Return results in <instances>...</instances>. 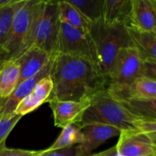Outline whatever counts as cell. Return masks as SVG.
<instances>
[{
    "label": "cell",
    "instance_id": "6da1fadb",
    "mask_svg": "<svg viewBox=\"0 0 156 156\" xmlns=\"http://www.w3.org/2000/svg\"><path fill=\"white\" fill-rule=\"evenodd\" d=\"M50 75L53 86L47 102L52 99L72 101L93 99L108 87V80L95 65L74 56L56 55Z\"/></svg>",
    "mask_w": 156,
    "mask_h": 156
},
{
    "label": "cell",
    "instance_id": "7a4b0ae2",
    "mask_svg": "<svg viewBox=\"0 0 156 156\" xmlns=\"http://www.w3.org/2000/svg\"><path fill=\"white\" fill-rule=\"evenodd\" d=\"M45 0H21L15 15L9 35L0 45V64L17 60L33 47L37 22Z\"/></svg>",
    "mask_w": 156,
    "mask_h": 156
},
{
    "label": "cell",
    "instance_id": "3957f363",
    "mask_svg": "<svg viewBox=\"0 0 156 156\" xmlns=\"http://www.w3.org/2000/svg\"><path fill=\"white\" fill-rule=\"evenodd\" d=\"M140 120L109 95L106 90L92 99L91 105L84 113L79 127L89 123H100L114 126L121 132H139Z\"/></svg>",
    "mask_w": 156,
    "mask_h": 156
},
{
    "label": "cell",
    "instance_id": "277c9868",
    "mask_svg": "<svg viewBox=\"0 0 156 156\" xmlns=\"http://www.w3.org/2000/svg\"><path fill=\"white\" fill-rule=\"evenodd\" d=\"M89 34L95 47L101 73L108 80L117 53L121 49L132 47L126 26L108 25L101 19L91 23Z\"/></svg>",
    "mask_w": 156,
    "mask_h": 156
},
{
    "label": "cell",
    "instance_id": "5b68a950",
    "mask_svg": "<svg viewBox=\"0 0 156 156\" xmlns=\"http://www.w3.org/2000/svg\"><path fill=\"white\" fill-rule=\"evenodd\" d=\"M143 59L133 47H125L117 53L108 80L107 92L114 94L143 77Z\"/></svg>",
    "mask_w": 156,
    "mask_h": 156
},
{
    "label": "cell",
    "instance_id": "8992f818",
    "mask_svg": "<svg viewBox=\"0 0 156 156\" xmlns=\"http://www.w3.org/2000/svg\"><path fill=\"white\" fill-rule=\"evenodd\" d=\"M60 28L59 1L45 0L37 22L34 46L52 56L58 55Z\"/></svg>",
    "mask_w": 156,
    "mask_h": 156
},
{
    "label": "cell",
    "instance_id": "52a82bcc",
    "mask_svg": "<svg viewBox=\"0 0 156 156\" xmlns=\"http://www.w3.org/2000/svg\"><path fill=\"white\" fill-rule=\"evenodd\" d=\"M58 54L85 59L99 69L97 52L89 34L73 28L63 22H61Z\"/></svg>",
    "mask_w": 156,
    "mask_h": 156
},
{
    "label": "cell",
    "instance_id": "ba28073f",
    "mask_svg": "<svg viewBox=\"0 0 156 156\" xmlns=\"http://www.w3.org/2000/svg\"><path fill=\"white\" fill-rule=\"evenodd\" d=\"M92 99L82 101H59L52 99L48 101L50 108L53 112L54 124L63 129L69 124H76L79 126L85 111L91 105Z\"/></svg>",
    "mask_w": 156,
    "mask_h": 156
},
{
    "label": "cell",
    "instance_id": "9c48e42d",
    "mask_svg": "<svg viewBox=\"0 0 156 156\" xmlns=\"http://www.w3.org/2000/svg\"><path fill=\"white\" fill-rule=\"evenodd\" d=\"M83 141L76 146L78 156H88L99 146L111 138L119 136L121 130L114 126L100 123H89L81 127Z\"/></svg>",
    "mask_w": 156,
    "mask_h": 156
},
{
    "label": "cell",
    "instance_id": "30bf717a",
    "mask_svg": "<svg viewBox=\"0 0 156 156\" xmlns=\"http://www.w3.org/2000/svg\"><path fill=\"white\" fill-rule=\"evenodd\" d=\"M119 156H150L156 155V143L141 132H124L119 136L117 145Z\"/></svg>",
    "mask_w": 156,
    "mask_h": 156
},
{
    "label": "cell",
    "instance_id": "8fae6325",
    "mask_svg": "<svg viewBox=\"0 0 156 156\" xmlns=\"http://www.w3.org/2000/svg\"><path fill=\"white\" fill-rule=\"evenodd\" d=\"M55 56L35 46L30 47L17 59L20 64L18 85L38 74L54 59Z\"/></svg>",
    "mask_w": 156,
    "mask_h": 156
},
{
    "label": "cell",
    "instance_id": "7c38bea8",
    "mask_svg": "<svg viewBox=\"0 0 156 156\" xmlns=\"http://www.w3.org/2000/svg\"><path fill=\"white\" fill-rule=\"evenodd\" d=\"M129 26L156 34V7L152 0H132Z\"/></svg>",
    "mask_w": 156,
    "mask_h": 156
},
{
    "label": "cell",
    "instance_id": "4fadbf2b",
    "mask_svg": "<svg viewBox=\"0 0 156 156\" xmlns=\"http://www.w3.org/2000/svg\"><path fill=\"white\" fill-rule=\"evenodd\" d=\"M53 62V59L38 74L24 81L16 87L10 97L0 107V118H6L13 115L14 111L20 101L31 92L39 81L50 74Z\"/></svg>",
    "mask_w": 156,
    "mask_h": 156
},
{
    "label": "cell",
    "instance_id": "5bb4252c",
    "mask_svg": "<svg viewBox=\"0 0 156 156\" xmlns=\"http://www.w3.org/2000/svg\"><path fill=\"white\" fill-rule=\"evenodd\" d=\"M53 86L50 75L39 81L31 92L20 101L14 111V114L24 117L39 108L41 105L47 102L52 92Z\"/></svg>",
    "mask_w": 156,
    "mask_h": 156
},
{
    "label": "cell",
    "instance_id": "9a60e30c",
    "mask_svg": "<svg viewBox=\"0 0 156 156\" xmlns=\"http://www.w3.org/2000/svg\"><path fill=\"white\" fill-rule=\"evenodd\" d=\"M131 7L132 0H105L102 16L104 23L127 27L129 25Z\"/></svg>",
    "mask_w": 156,
    "mask_h": 156
},
{
    "label": "cell",
    "instance_id": "2e32d148",
    "mask_svg": "<svg viewBox=\"0 0 156 156\" xmlns=\"http://www.w3.org/2000/svg\"><path fill=\"white\" fill-rule=\"evenodd\" d=\"M109 95L116 100L156 98V81L146 77L138 78L125 89Z\"/></svg>",
    "mask_w": 156,
    "mask_h": 156
},
{
    "label": "cell",
    "instance_id": "e0dca14e",
    "mask_svg": "<svg viewBox=\"0 0 156 156\" xmlns=\"http://www.w3.org/2000/svg\"><path fill=\"white\" fill-rule=\"evenodd\" d=\"M131 45L143 60L156 59V34L143 31L129 26L126 27Z\"/></svg>",
    "mask_w": 156,
    "mask_h": 156
},
{
    "label": "cell",
    "instance_id": "ac0fdd59",
    "mask_svg": "<svg viewBox=\"0 0 156 156\" xmlns=\"http://www.w3.org/2000/svg\"><path fill=\"white\" fill-rule=\"evenodd\" d=\"M20 76V64L17 60L0 64V107L13 93Z\"/></svg>",
    "mask_w": 156,
    "mask_h": 156
},
{
    "label": "cell",
    "instance_id": "d6986e66",
    "mask_svg": "<svg viewBox=\"0 0 156 156\" xmlns=\"http://www.w3.org/2000/svg\"><path fill=\"white\" fill-rule=\"evenodd\" d=\"M59 10L61 22L66 23L73 28L84 33L89 34L91 23L67 0L59 1Z\"/></svg>",
    "mask_w": 156,
    "mask_h": 156
},
{
    "label": "cell",
    "instance_id": "ffe728a7",
    "mask_svg": "<svg viewBox=\"0 0 156 156\" xmlns=\"http://www.w3.org/2000/svg\"><path fill=\"white\" fill-rule=\"evenodd\" d=\"M117 101L136 117L143 120H156V98Z\"/></svg>",
    "mask_w": 156,
    "mask_h": 156
},
{
    "label": "cell",
    "instance_id": "44dd1931",
    "mask_svg": "<svg viewBox=\"0 0 156 156\" xmlns=\"http://www.w3.org/2000/svg\"><path fill=\"white\" fill-rule=\"evenodd\" d=\"M83 141L82 129L76 124H69L62 129L56 141L48 148L47 151H56L76 146Z\"/></svg>",
    "mask_w": 156,
    "mask_h": 156
},
{
    "label": "cell",
    "instance_id": "7402d4cb",
    "mask_svg": "<svg viewBox=\"0 0 156 156\" xmlns=\"http://www.w3.org/2000/svg\"><path fill=\"white\" fill-rule=\"evenodd\" d=\"M91 23L102 19L105 0H67Z\"/></svg>",
    "mask_w": 156,
    "mask_h": 156
},
{
    "label": "cell",
    "instance_id": "603a6c76",
    "mask_svg": "<svg viewBox=\"0 0 156 156\" xmlns=\"http://www.w3.org/2000/svg\"><path fill=\"white\" fill-rule=\"evenodd\" d=\"M21 2V0H18L15 4L0 8V45L5 42L9 35L14 15Z\"/></svg>",
    "mask_w": 156,
    "mask_h": 156
},
{
    "label": "cell",
    "instance_id": "cb8c5ba5",
    "mask_svg": "<svg viewBox=\"0 0 156 156\" xmlns=\"http://www.w3.org/2000/svg\"><path fill=\"white\" fill-rule=\"evenodd\" d=\"M22 116L13 114L6 118H0V149L6 146V140Z\"/></svg>",
    "mask_w": 156,
    "mask_h": 156
},
{
    "label": "cell",
    "instance_id": "d4e9b609",
    "mask_svg": "<svg viewBox=\"0 0 156 156\" xmlns=\"http://www.w3.org/2000/svg\"><path fill=\"white\" fill-rule=\"evenodd\" d=\"M139 131L156 143V120H141L138 123Z\"/></svg>",
    "mask_w": 156,
    "mask_h": 156
},
{
    "label": "cell",
    "instance_id": "484cf974",
    "mask_svg": "<svg viewBox=\"0 0 156 156\" xmlns=\"http://www.w3.org/2000/svg\"><path fill=\"white\" fill-rule=\"evenodd\" d=\"M45 149L43 150H25L20 149H9L6 146L0 149V156H41Z\"/></svg>",
    "mask_w": 156,
    "mask_h": 156
},
{
    "label": "cell",
    "instance_id": "4316f807",
    "mask_svg": "<svg viewBox=\"0 0 156 156\" xmlns=\"http://www.w3.org/2000/svg\"><path fill=\"white\" fill-rule=\"evenodd\" d=\"M143 77L156 81V59L143 60Z\"/></svg>",
    "mask_w": 156,
    "mask_h": 156
},
{
    "label": "cell",
    "instance_id": "83f0119b",
    "mask_svg": "<svg viewBox=\"0 0 156 156\" xmlns=\"http://www.w3.org/2000/svg\"><path fill=\"white\" fill-rule=\"evenodd\" d=\"M41 156H78L77 147L76 146L68 149L56 151H47L45 149V152Z\"/></svg>",
    "mask_w": 156,
    "mask_h": 156
},
{
    "label": "cell",
    "instance_id": "f1b7e54d",
    "mask_svg": "<svg viewBox=\"0 0 156 156\" xmlns=\"http://www.w3.org/2000/svg\"><path fill=\"white\" fill-rule=\"evenodd\" d=\"M88 156H119L117 154V147L116 146H112L110 149H107V150L103 151L101 152H99V153L94 154V155H90Z\"/></svg>",
    "mask_w": 156,
    "mask_h": 156
},
{
    "label": "cell",
    "instance_id": "f546056e",
    "mask_svg": "<svg viewBox=\"0 0 156 156\" xmlns=\"http://www.w3.org/2000/svg\"><path fill=\"white\" fill-rule=\"evenodd\" d=\"M18 0H0V8L5 7L15 4Z\"/></svg>",
    "mask_w": 156,
    "mask_h": 156
},
{
    "label": "cell",
    "instance_id": "4dcf8cb0",
    "mask_svg": "<svg viewBox=\"0 0 156 156\" xmlns=\"http://www.w3.org/2000/svg\"><path fill=\"white\" fill-rule=\"evenodd\" d=\"M152 1H153V2L155 3V4L156 5V0H152Z\"/></svg>",
    "mask_w": 156,
    "mask_h": 156
},
{
    "label": "cell",
    "instance_id": "1f68e13d",
    "mask_svg": "<svg viewBox=\"0 0 156 156\" xmlns=\"http://www.w3.org/2000/svg\"><path fill=\"white\" fill-rule=\"evenodd\" d=\"M150 156H156V155H150Z\"/></svg>",
    "mask_w": 156,
    "mask_h": 156
},
{
    "label": "cell",
    "instance_id": "d6a6232c",
    "mask_svg": "<svg viewBox=\"0 0 156 156\" xmlns=\"http://www.w3.org/2000/svg\"><path fill=\"white\" fill-rule=\"evenodd\" d=\"M152 2H153V1H152ZM153 3H154V2H153ZM154 4H155V3H154ZM155 7H156V5H155Z\"/></svg>",
    "mask_w": 156,
    "mask_h": 156
}]
</instances>
